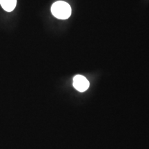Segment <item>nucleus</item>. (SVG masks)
<instances>
[{
  "mask_svg": "<svg viewBox=\"0 0 149 149\" xmlns=\"http://www.w3.org/2000/svg\"><path fill=\"white\" fill-rule=\"evenodd\" d=\"M72 84H73L74 88L76 90L79 91V92H84L88 88L90 84H89L88 79L84 76L78 74V75L74 77Z\"/></svg>",
  "mask_w": 149,
  "mask_h": 149,
  "instance_id": "obj_2",
  "label": "nucleus"
},
{
  "mask_svg": "<svg viewBox=\"0 0 149 149\" xmlns=\"http://www.w3.org/2000/svg\"><path fill=\"white\" fill-rule=\"evenodd\" d=\"M0 4L6 11L13 10L17 4V0H0Z\"/></svg>",
  "mask_w": 149,
  "mask_h": 149,
  "instance_id": "obj_3",
  "label": "nucleus"
},
{
  "mask_svg": "<svg viewBox=\"0 0 149 149\" xmlns=\"http://www.w3.org/2000/svg\"><path fill=\"white\" fill-rule=\"evenodd\" d=\"M51 13L56 18L59 19H66L71 15V8L68 3L58 1L52 6Z\"/></svg>",
  "mask_w": 149,
  "mask_h": 149,
  "instance_id": "obj_1",
  "label": "nucleus"
}]
</instances>
